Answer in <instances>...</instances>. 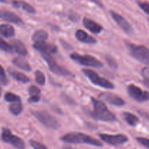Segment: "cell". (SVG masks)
Listing matches in <instances>:
<instances>
[{
    "instance_id": "6da1fadb",
    "label": "cell",
    "mask_w": 149,
    "mask_h": 149,
    "mask_svg": "<svg viewBox=\"0 0 149 149\" xmlns=\"http://www.w3.org/2000/svg\"><path fill=\"white\" fill-rule=\"evenodd\" d=\"M94 111L91 112V116L96 120L103 121V122H114L116 120L115 115L111 112L107 108L106 105L100 100L92 97Z\"/></svg>"
},
{
    "instance_id": "7a4b0ae2",
    "label": "cell",
    "mask_w": 149,
    "mask_h": 149,
    "mask_svg": "<svg viewBox=\"0 0 149 149\" xmlns=\"http://www.w3.org/2000/svg\"><path fill=\"white\" fill-rule=\"evenodd\" d=\"M61 139L68 143H83L97 147L103 146L100 141L82 132H69L61 137Z\"/></svg>"
},
{
    "instance_id": "3957f363",
    "label": "cell",
    "mask_w": 149,
    "mask_h": 149,
    "mask_svg": "<svg viewBox=\"0 0 149 149\" xmlns=\"http://www.w3.org/2000/svg\"><path fill=\"white\" fill-rule=\"evenodd\" d=\"M130 55L137 61L149 65V49L143 45H136L127 42Z\"/></svg>"
},
{
    "instance_id": "277c9868",
    "label": "cell",
    "mask_w": 149,
    "mask_h": 149,
    "mask_svg": "<svg viewBox=\"0 0 149 149\" xmlns=\"http://www.w3.org/2000/svg\"><path fill=\"white\" fill-rule=\"evenodd\" d=\"M70 58L78 63L86 66L97 68H102L103 66V64L101 61L90 55H80L77 52H73L70 55Z\"/></svg>"
},
{
    "instance_id": "5b68a950",
    "label": "cell",
    "mask_w": 149,
    "mask_h": 149,
    "mask_svg": "<svg viewBox=\"0 0 149 149\" xmlns=\"http://www.w3.org/2000/svg\"><path fill=\"white\" fill-rule=\"evenodd\" d=\"M31 113L46 127L56 130L60 127L58 120L45 111H32Z\"/></svg>"
},
{
    "instance_id": "8992f818",
    "label": "cell",
    "mask_w": 149,
    "mask_h": 149,
    "mask_svg": "<svg viewBox=\"0 0 149 149\" xmlns=\"http://www.w3.org/2000/svg\"><path fill=\"white\" fill-rule=\"evenodd\" d=\"M82 72L95 85L99 86L105 89H109V90L115 88V86L113 83L103 77H100L97 73L95 72L93 70L84 68L82 70Z\"/></svg>"
},
{
    "instance_id": "52a82bcc",
    "label": "cell",
    "mask_w": 149,
    "mask_h": 149,
    "mask_svg": "<svg viewBox=\"0 0 149 149\" xmlns=\"http://www.w3.org/2000/svg\"><path fill=\"white\" fill-rule=\"evenodd\" d=\"M42 58L45 59V61L47 63V65L49 66V70L52 71L54 74H57V75L63 76V77H74V75L72 73L70 72L66 68H63L61 65H58L56 61L50 55V54L47 53H41Z\"/></svg>"
},
{
    "instance_id": "ba28073f",
    "label": "cell",
    "mask_w": 149,
    "mask_h": 149,
    "mask_svg": "<svg viewBox=\"0 0 149 149\" xmlns=\"http://www.w3.org/2000/svg\"><path fill=\"white\" fill-rule=\"evenodd\" d=\"M1 138L4 143H10L15 148L17 149H24L25 143L23 140L19 137L13 135L11 131L7 128H3L1 132Z\"/></svg>"
},
{
    "instance_id": "9c48e42d",
    "label": "cell",
    "mask_w": 149,
    "mask_h": 149,
    "mask_svg": "<svg viewBox=\"0 0 149 149\" xmlns=\"http://www.w3.org/2000/svg\"><path fill=\"white\" fill-rule=\"evenodd\" d=\"M127 93L132 99L140 103L148 101L149 100V93L143 91L135 84H130L127 87Z\"/></svg>"
},
{
    "instance_id": "30bf717a",
    "label": "cell",
    "mask_w": 149,
    "mask_h": 149,
    "mask_svg": "<svg viewBox=\"0 0 149 149\" xmlns=\"http://www.w3.org/2000/svg\"><path fill=\"white\" fill-rule=\"evenodd\" d=\"M99 137L102 141L112 146H119L128 141V138L123 134L109 135V134H99Z\"/></svg>"
},
{
    "instance_id": "8fae6325",
    "label": "cell",
    "mask_w": 149,
    "mask_h": 149,
    "mask_svg": "<svg viewBox=\"0 0 149 149\" xmlns=\"http://www.w3.org/2000/svg\"><path fill=\"white\" fill-rule=\"evenodd\" d=\"M110 14L111 15L112 18L114 20V21L117 23L118 26L120 27L121 29L124 31L127 34H130L132 32V29L131 25L128 23L127 20L123 17V16L120 15L118 14L117 13L114 11H110Z\"/></svg>"
},
{
    "instance_id": "7c38bea8",
    "label": "cell",
    "mask_w": 149,
    "mask_h": 149,
    "mask_svg": "<svg viewBox=\"0 0 149 149\" xmlns=\"http://www.w3.org/2000/svg\"><path fill=\"white\" fill-rule=\"evenodd\" d=\"M100 98L106 100L107 103L116 106H122L125 104V101L119 96L111 93H103L99 95Z\"/></svg>"
},
{
    "instance_id": "4fadbf2b",
    "label": "cell",
    "mask_w": 149,
    "mask_h": 149,
    "mask_svg": "<svg viewBox=\"0 0 149 149\" xmlns=\"http://www.w3.org/2000/svg\"><path fill=\"white\" fill-rule=\"evenodd\" d=\"M0 19L17 25L23 23L22 19L18 15H17L15 13H13V12L8 11V10H0Z\"/></svg>"
},
{
    "instance_id": "5bb4252c",
    "label": "cell",
    "mask_w": 149,
    "mask_h": 149,
    "mask_svg": "<svg viewBox=\"0 0 149 149\" xmlns=\"http://www.w3.org/2000/svg\"><path fill=\"white\" fill-rule=\"evenodd\" d=\"M33 47L39 51L40 53L54 54L58 51V47L55 45L46 43L45 42H36L33 44Z\"/></svg>"
},
{
    "instance_id": "9a60e30c",
    "label": "cell",
    "mask_w": 149,
    "mask_h": 149,
    "mask_svg": "<svg viewBox=\"0 0 149 149\" xmlns=\"http://www.w3.org/2000/svg\"><path fill=\"white\" fill-rule=\"evenodd\" d=\"M83 24L85 26L86 29H88L92 33H95V34L100 33L103 30V28L101 25L96 23L95 21L91 20V19L87 18V17H84L83 19Z\"/></svg>"
},
{
    "instance_id": "2e32d148",
    "label": "cell",
    "mask_w": 149,
    "mask_h": 149,
    "mask_svg": "<svg viewBox=\"0 0 149 149\" xmlns=\"http://www.w3.org/2000/svg\"><path fill=\"white\" fill-rule=\"evenodd\" d=\"M75 36L77 39L82 43L89 44V45H95L97 43V40L94 37L90 36L87 32L81 29H79L76 31Z\"/></svg>"
},
{
    "instance_id": "e0dca14e",
    "label": "cell",
    "mask_w": 149,
    "mask_h": 149,
    "mask_svg": "<svg viewBox=\"0 0 149 149\" xmlns=\"http://www.w3.org/2000/svg\"><path fill=\"white\" fill-rule=\"evenodd\" d=\"M11 45L13 47V49L18 55H22V56H26V55H27V49H26L24 44L21 41L18 40V39H13L11 41Z\"/></svg>"
},
{
    "instance_id": "ac0fdd59",
    "label": "cell",
    "mask_w": 149,
    "mask_h": 149,
    "mask_svg": "<svg viewBox=\"0 0 149 149\" xmlns=\"http://www.w3.org/2000/svg\"><path fill=\"white\" fill-rule=\"evenodd\" d=\"M9 74H10L12 77L13 79L16 80L17 81H20V82L23 83H27L29 81V78L26 75V74H23L21 72H19V71H16V70L13 69L12 68H9L7 69Z\"/></svg>"
},
{
    "instance_id": "d6986e66",
    "label": "cell",
    "mask_w": 149,
    "mask_h": 149,
    "mask_svg": "<svg viewBox=\"0 0 149 149\" xmlns=\"http://www.w3.org/2000/svg\"><path fill=\"white\" fill-rule=\"evenodd\" d=\"M12 4H13V6L15 8H21L23 9L24 11L27 12L29 13H31V14H33L35 13V9L34 7H32L30 4L26 2V1H17V0H13L12 1Z\"/></svg>"
},
{
    "instance_id": "ffe728a7",
    "label": "cell",
    "mask_w": 149,
    "mask_h": 149,
    "mask_svg": "<svg viewBox=\"0 0 149 149\" xmlns=\"http://www.w3.org/2000/svg\"><path fill=\"white\" fill-rule=\"evenodd\" d=\"M0 34L5 38H12L15 34V31L12 26L4 23L0 25Z\"/></svg>"
},
{
    "instance_id": "44dd1931",
    "label": "cell",
    "mask_w": 149,
    "mask_h": 149,
    "mask_svg": "<svg viewBox=\"0 0 149 149\" xmlns=\"http://www.w3.org/2000/svg\"><path fill=\"white\" fill-rule=\"evenodd\" d=\"M13 63L15 66H17V68L24 70L26 71H30L31 70V65L29 63V62L23 58H21V57H17V58H14L13 61Z\"/></svg>"
},
{
    "instance_id": "7402d4cb",
    "label": "cell",
    "mask_w": 149,
    "mask_h": 149,
    "mask_svg": "<svg viewBox=\"0 0 149 149\" xmlns=\"http://www.w3.org/2000/svg\"><path fill=\"white\" fill-rule=\"evenodd\" d=\"M48 38L47 32L45 30H37L33 33L32 36V40L36 43V42H45Z\"/></svg>"
},
{
    "instance_id": "603a6c76",
    "label": "cell",
    "mask_w": 149,
    "mask_h": 149,
    "mask_svg": "<svg viewBox=\"0 0 149 149\" xmlns=\"http://www.w3.org/2000/svg\"><path fill=\"white\" fill-rule=\"evenodd\" d=\"M9 111L14 116H18L23 111V106L20 101L13 102L9 106Z\"/></svg>"
},
{
    "instance_id": "cb8c5ba5",
    "label": "cell",
    "mask_w": 149,
    "mask_h": 149,
    "mask_svg": "<svg viewBox=\"0 0 149 149\" xmlns=\"http://www.w3.org/2000/svg\"><path fill=\"white\" fill-rule=\"evenodd\" d=\"M123 116L127 123L130 126H135L139 122V119L138 116L130 113V112H125L123 113Z\"/></svg>"
},
{
    "instance_id": "d4e9b609",
    "label": "cell",
    "mask_w": 149,
    "mask_h": 149,
    "mask_svg": "<svg viewBox=\"0 0 149 149\" xmlns=\"http://www.w3.org/2000/svg\"><path fill=\"white\" fill-rule=\"evenodd\" d=\"M4 100L9 103H13V102L20 101V96L17 95L14 93L8 92L4 95Z\"/></svg>"
},
{
    "instance_id": "484cf974",
    "label": "cell",
    "mask_w": 149,
    "mask_h": 149,
    "mask_svg": "<svg viewBox=\"0 0 149 149\" xmlns=\"http://www.w3.org/2000/svg\"><path fill=\"white\" fill-rule=\"evenodd\" d=\"M35 79L36 83L41 86H44L45 84V76L43 72L41 71H36L35 72Z\"/></svg>"
},
{
    "instance_id": "4316f807",
    "label": "cell",
    "mask_w": 149,
    "mask_h": 149,
    "mask_svg": "<svg viewBox=\"0 0 149 149\" xmlns=\"http://www.w3.org/2000/svg\"><path fill=\"white\" fill-rule=\"evenodd\" d=\"M0 49L6 52H13V48L12 45L7 43L6 41L1 39V37H0Z\"/></svg>"
},
{
    "instance_id": "83f0119b",
    "label": "cell",
    "mask_w": 149,
    "mask_h": 149,
    "mask_svg": "<svg viewBox=\"0 0 149 149\" xmlns=\"http://www.w3.org/2000/svg\"><path fill=\"white\" fill-rule=\"evenodd\" d=\"M141 74H142V77H143L144 84L149 88V67H146V68H143Z\"/></svg>"
},
{
    "instance_id": "f1b7e54d",
    "label": "cell",
    "mask_w": 149,
    "mask_h": 149,
    "mask_svg": "<svg viewBox=\"0 0 149 149\" xmlns=\"http://www.w3.org/2000/svg\"><path fill=\"white\" fill-rule=\"evenodd\" d=\"M0 83L2 85H7L9 83L7 77L6 76L5 71H4V68H3V67L1 65H0Z\"/></svg>"
},
{
    "instance_id": "f546056e",
    "label": "cell",
    "mask_w": 149,
    "mask_h": 149,
    "mask_svg": "<svg viewBox=\"0 0 149 149\" xmlns=\"http://www.w3.org/2000/svg\"><path fill=\"white\" fill-rule=\"evenodd\" d=\"M106 61L107 62L108 65L112 68L113 69H116L118 68L117 63H116V60L113 58H112L111 56H109V55H106Z\"/></svg>"
},
{
    "instance_id": "4dcf8cb0",
    "label": "cell",
    "mask_w": 149,
    "mask_h": 149,
    "mask_svg": "<svg viewBox=\"0 0 149 149\" xmlns=\"http://www.w3.org/2000/svg\"><path fill=\"white\" fill-rule=\"evenodd\" d=\"M29 95H40L41 94V90H39V88H38L36 86L31 85L30 86V87L29 88Z\"/></svg>"
},
{
    "instance_id": "1f68e13d",
    "label": "cell",
    "mask_w": 149,
    "mask_h": 149,
    "mask_svg": "<svg viewBox=\"0 0 149 149\" xmlns=\"http://www.w3.org/2000/svg\"><path fill=\"white\" fill-rule=\"evenodd\" d=\"M30 145L33 149H47L45 146L35 141H30Z\"/></svg>"
},
{
    "instance_id": "d6a6232c",
    "label": "cell",
    "mask_w": 149,
    "mask_h": 149,
    "mask_svg": "<svg viewBox=\"0 0 149 149\" xmlns=\"http://www.w3.org/2000/svg\"><path fill=\"white\" fill-rule=\"evenodd\" d=\"M136 140L138 141V143L141 144V145L144 146L146 148H149V139L148 138H137Z\"/></svg>"
},
{
    "instance_id": "836d02e7",
    "label": "cell",
    "mask_w": 149,
    "mask_h": 149,
    "mask_svg": "<svg viewBox=\"0 0 149 149\" xmlns=\"http://www.w3.org/2000/svg\"><path fill=\"white\" fill-rule=\"evenodd\" d=\"M139 7L145 12L146 13L149 15V3L148 2H138Z\"/></svg>"
},
{
    "instance_id": "e575fe53",
    "label": "cell",
    "mask_w": 149,
    "mask_h": 149,
    "mask_svg": "<svg viewBox=\"0 0 149 149\" xmlns=\"http://www.w3.org/2000/svg\"><path fill=\"white\" fill-rule=\"evenodd\" d=\"M40 95H32L29 97L28 101H29V103H37V102H39V100H40Z\"/></svg>"
},
{
    "instance_id": "d590c367",
    "label": "cell",
    "mask_w": 149,
    "mask_h": 149,
    "mask_svg": "<svg viewBox=\"0 0 149 149\" xmlns=\"http://www.w3.org/2000/svg\"><path fill=\"white\" fill-rule=\"evenodd\" d=\"M138 113H139L141 116H143L144 118H146V119L149 122V113H147V112L145 111H138Z\"/></svg>"
},
{
    "instance_id": "8d00e7d4",
    "label": "cell",
    "mask_w": 149,
    "mask_h": 149,
    "mask_svg": "<svg viewBox=\"0 0 149 149\" xmlns=\"http://www.w3.org/2000/svg\"><path fill=\"white\" fill-rule=\"evenodd\" d=\"M91 1H93V2H94L95 4H97V6H99L100 7H103V4H102L101 0H91Z\"/></svg>"
},
{
    "instance_id": "74e56055",
    "label": "cell",
    "mask_w": 149,
    "mask_h": 149,
    "mask_svg": "<svg viewBox=\"0 0 149 149\" xmlns=\"http://www.w3.org/2000/svg\"><path fill=\"white\" fill-rule=\"evenodd\" d=\"M63 149H76V148H72V147L71 146H63Z\"/></svg>"
},
{
    "instance_id": "f35d334b",
    "label": "cell",
    "mask_w": 149,
    "mask_h": 149,
    "mask_svg": "<svg viewBox=\"0 0 149 149\" xmlns=\"http://www.w3.org/2000/svg\"><path fill=\"white\" fill-rule=\"evenodd\" d=\"M0 2L5 3V2H6V0H0Z\"/></svg>"
},
{
    "instance_id": "ab89813d",
    "label": "cell",
    "mask_w": 149,
    "mask_h": 149,
    "mask_svg": "<svg viewBox=\"0 0 149 149\" xmlns=\"http://www.w3.org/2000/svg\"><path fill=\"white\" fill-rule=\"evenodd\" d=\"M1 87H0V97H1Z\"/></svg>"
},
{
    "instance_id": "60d3db41",
    "label": "cell",
    "mask_w": 149,
    "mask_h": 149,
    "mask_svg": "<svg viewBox=\"0 0 149 149\" xmlns=\"http://www.w3.org/2000/svg\"><path fill=\"white\" fill-rule=\"evenodd\" d=\"M148 23H149V19H148Z\"/></svg>"
}]
</instances>
